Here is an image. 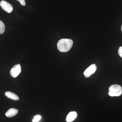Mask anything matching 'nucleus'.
<instances>
[{"mask_svg": "<svg viewBox=\"0 0 122 122\" xmlns=\"http://www.w3.org/2000/svg\"><path fill=\"white\" fill-rule=\"evenodd\" d=\"M73 41L70 39H62L59 40L57 44V47L59 51L66 52L70 50L73 46Z\"/></svg>", "mask_w": 122, "mask_h": 122, "instance_id": "nucleus-1", "label": "nucleus"}, {"mask_svg": "<svg viewBox=\"0 0 122 122\" xmlns=\"http://www.w3.org/2000/svg\"><path fill=\"white\" fill-rule=\"evenodd\" d=\"M108 94L111 97L120 96L122 94V87L119 85H112L109 87Z\"/></svg>", "mask_w": 122, "mask_h": 122, "instance_id": "nucleus-2", "label": "nucleus"}, {"mask_svg": "<svg viewBox=\"0 0 122 122\" xmlns=\"http://www.w3.org/2000/svg\"><path fill=\"white\" fill-rule=\"evenodd\" d=\"M21 71V66L20 64L15 65L11 69L10 74L11 76L15 78L20 73Z\"/></svg>", "mask_w": 122, "mask_h": 122, "instance_id": "nucleus-3", "label": "nucleus"}, {"mask_svg": "<svg viewBox=\"0 0 122 122\" xmlns=\"http://www.w3.org/2000/svg\"><path fill=\"white\" fill-rule=\"evenodd\" d=\"M0 6L3 10L8 13H10L13 10L12 6L5 1H1L0 2Z\"/></svg>", "mask_w": 122, "mask_h": 122, "instance_id": "nucleus-4", "label": "nucleus"}, {"mask_svg": "<svg viewBox=\"0 0 122 122\" xmlns=\"http://www.w3.org/2000/svg\"><path fill=\"white\" fill-rule=\"evenodd\" d=\"M97 67L95 64H92L85 71L84 75L86 78L90 77L93 74L96 72Z\"/></svg>", "mask_w": 122, "mask_h": 122, "instance_id": "nucleus-5", "label": "nucleus"}, {"mask_svg": "<svg viewBox=\"0 0 122 122\" xmlns=\"http://www.w3.org/2000/svg\"><path fill=\"white\" fill-rule=\"evenodd\" d=\"M18 111L15 108H11L9 109L5 113V115L8 117H12L17 114Z\"/></svg>", "mask_w": 122, "mask_h": 122, "instance_id": "nucleus-6", "label": "nucleus"}, {"mask_svg": "<svg viewBox=\"0 0 122 122\" xmlns=\"http://www.w3.org/2000/svg\"><path fill=\"white\" fill-rule=\"evenodd\" d=\"M5 95L8 98L12 100L17 101L20 99L19 97L17 95L11 92H6L5 93Z\"/></svg>", "mask_w": 122, "mask_h": 122, "instance_id": "nucleus-7", "label": "nucleus"}, {"mask_svg": "<svg viewBox=\"0 0 122 122\" xmlns=\"http://www.w3.org/2000/svg\"><path fill=\"white\" fill-rule=\"evenodd\" d=\"M77 114L75 112H71L68 114L66 118V121L67 122H71L75 120L77 117Z\"/></svg>", "mask_w": 122, "mask_h": 122, "instance_id": "nucleus-8", "label": "nucleus"}, {"mask_svg": "<svg viewBox=\"0 0 122 122\" xmlns=\"http://www.w3.org/2000/svg\"><path fill=\"white\" fill-rule=\"evenodd\" d=\"M5 30V26L4 22L0 20V34H2L4 32Z\"/></svg>", "mask_w": 122, "mask_h": 122, "instance_id": "nucleus-9", "label": "nucleus"}, {"mask_svg": "<svg viewBox=\"0 0 122 122\" xmlns=\"http://www.w3.org/2000/svg\"><path fill=\"white\" fill-rule=\"evenodd\" d=\"M41 118V117L40 115H37L35 116L33 120V122H38Z\"/></svg>", "mask_w": 122, "mask_h": 122, "instance_id": "nucleus-10", "label": "nucleus"}, {"mask_svg": "<svg viewBox=\"0 0 122 122\" xmlns=\"http://www.w3.org/2000/svg\"><path fill=\"white\" fill-rule=\"evenodd\" d=\"M118 53V54L119 56L122 58V46H120L119 48Z\"/></svg>", "mask_w": 122, "mask_h": 122, "instance_id": "nucleus-11", "label": "nucleus"}, {"mask_svg": "<svg viewBox=\"0 0 122 122\" xmlns=\"http://www.w3.org/2000/svg\"><path fill=\"white\" fill-rule=\"evenodd\" d=\"M18 1H20V4L21 5L25 6V0H17Z\"/></svg>", "mask_w": 122, "mask_h": 122, "instance_id": "nucleus-12", "label": "nucleus"}, {"mask_svg": "<svg viewBox=\"0 0 122 122\" xmlns=\"http://www.w3.org/2000/svg\"><path fill=\"white\" fill-rule=\"evenodd\" d=\"M121 30H122V27H121Z\"/></svg>", "mask_w": 122, "mask_h": 122, "instance_id": "nucleus-13", "label": "nucleus"}]
</instances>
